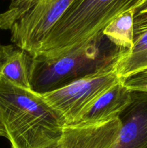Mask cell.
I'll return each instance as SVG.
<instances>
[{
  "instance_id": "1",
  "label": "cell",
  "mask_w": 147,
  "mask_h": 148,
  "mask_svg": "<svg viewBox=\"0 0 147 148\" xmlns=\"http://www.w3.org/2000/svg\"><path fill=\"white\" fill-rule=\"evenodd\" d=\"M0 125L11 148H45L60 140L65 123L40 94L0 76Z\"/></svg>"
},
{
  "instance_id": "2",
  "label": "cell",
  "mask_w": 147,
  "mask_h": 148,
  "mask_svg": "<svg viewBox=\"0 0 147 148\" xmlns=\"http://www.w3.org/2000/svg\"><path fill=\"white\" fill-rule=\"evenodd\" d=\"M141 0H74L41 43L36 56L61 57L104 36L118 16L133 10Z\"/></svg>"
},
{
  "instance_id": "3",
  "label": "cell",
  "mask_w": 147,
  "mask_h": 148,
  "mask_svg": "<svg viewBox=\"0 0 147 148\" xmlns=\"http://www.w3.org/2000/svg\"><path fill=\"white\" fill-rule=\"evenodd\" d=\"M128 49L102 38L61 57H33L30 72L32 90L37 93L53 91L89 75L115 66Z\"/></svg>"
},
{
  "instance_id": "4",
  "label": "cell",
  "mask_w": 147,
  "mask_h": 148,
  "mask_svg": "<svg viewBox=\"0 0 147 148\" xmlns=\"http://www.w3.org/2000/svg\"><path fill=\"white\" fill-rule=\"evenodd\" d=\"M120 80L113 66L63 88L39 94L60 116L65 125L76 124L98 98Z\"/></svg>"
},
{
  "instance_id": "5",
  "label": "cell",
  "mask_w": 147,
  "mask_h": 148,
  "mask_svg": "<svg viewBox=\"0 0 147 148\" xmlns=\"http://www.w3.org/2000/svg\"><path fill=\"white\" fill-rule=\"evenodd\" d=\"M74 0H38L10 28L14 45L37 54L41 43Z\"/></svg>"
},
{
  "instance_id": "6",
  "label": "cell",
  "mask_w": 147,
  "mask_h": 148,
  "mask_svg": "<svg viewBox=\"0 0 147 148\" xmlns=\"http://www.w3.org/2000/svg\"><path fill=\"white\" fill-rule=\"evenodd\" d=\"M131 91L129 105L119 115L120 128L112 148H147V91Z\"/></svg>"
},
{
  "instance_id": "7",
  "label": "cell",
  "mask_w": 147,
  "mask_h": 148,
  "mask_svg": "<svg viewBox=\"0 0 147 148\" xmlns=\"http://www.w3.org/2000/svg\"><path fill=\"white\" fill-rule=\"evenodd\" d=\"M120 128L119 118L98 124L65 125L61 148H112Z\"/></svg>"
},
{
  "instance_id": "8",
  "label": "cell",
  "mask_w": 147,
  "mask_h": 148,
  "mask_svg": "<svg viewBox=\"0 0 147 148\" xmlns=\"http://www.w3.org/2000/svg\"><path fill=\"white\" fill-rule=\"evenodd\" d=\"M131 92L121 79L98 98L78 124H98L119 118L131 102Z\"/></svg>"
},
{
  "instance_id": "9",
  "label": "cell",
  "mask_w": 147,
  "mask_h": 148,
  "mask_svg": "<svg viewBox=\"0 0 147 148\" xmlns=\"http://www.w3.org/2000/svg\"><path fill=\"white\" fill-rule=\"evenodd\" d=\"M32 59L33 56L28 52L16 45L0 44V76L21 88L32 90L30 82Z\"/></svg>"
},
{
  "instance_id": "10",
  "label": "cell",
  "mask_w": 147,
  "mask_h": 148,
  "mask_svg": "<svg viewBox=\"0 0 147 148\" xmlns=\"http://www.w3.org/2000/svg\"><path fill=\"white\" fill-rule=\"evenodd\" d=\"M121 79L147 69V30L134 38L132 48L121 56L114 66Z\"/></svg>"
},
{
  "instance_id": "11",
  "label": "cell",
  "mask_w": 147,
  "mask_h": 148,
  "mask_svg": "<svg viewBox=\"0 0 147 148\" xmlns=\"http://www.w3.org/2000/svg\"><path fill=\"white\" fill-rule=\"evenodd\" d=\"M103 34L118 47L131 49L134 43L133 10L114 19L103 30Z\"/></svg>"
},
{
  "instance_id": "12",
  "label": "cell",
  "mask_w": 147,
  "mask_h": 148,
  "mask_svg": "<svg viewBox=\"0 0 147 148\" xmlns=\"http://www.w3.org/2000/svg\"><path fill=\"white\" fill-rule=\"evenodd\" d=\"M38 0H11L8 8L0 14V29L10 30L12 26L29 11Z\"/></svg>"
},
{
  "instance_id": "13",
  "label": "cell",
  "mask_w": 147,
  "mask_h": 148,
  "mask_svg": "<svg viewBox=\"0 0 147 148\" xmlns=\"http://www.w3.org/2000/svg\"><path fill=\"white\" fill-rule=\"evenodd\" d=\"M147 30V0H141L133 9L134 38Z\"/></svg>"
},
{
  "instance_id": "14",
  "label": "cell",
  "mask_w": 147,
  "mask_h": 148,
  "mask_svg": "<svg viewBox=\"0 0 147 148\" xmlns=\"http://www.w3.org/2000/svg\"><path fill=\"white\" fill-rule=\"evenodd\" d=\"M123 83L131 90L147 91V69L123 79Z\"/></svg>"
},
{
  "instance_id": "15",
  "label": "cell",
  "mask_w": 147,
  "mask_h": 148,
  "mask_svg": "<svg viewBox=\"0 0 147 148\" xmlns=\"http://www.w3.org/2000/svg\"><path fill=\"white\" fill-rule=\"evenodd\" d=\"M45 148H61V146L60 142H58V143H54V144L48 146V147H46Z\"/></svg>"
},
{
  "instance_id": "16",
  "label": "cell",
  "mask_w": 147,
  "mask_h": 148,
  "mask_svg": "<svg viewBox=\"0 0 147 148\" xmlns=\"http://www.w3.org/2000/svg\"><path fill=\"white\" fill-rule=\"evenodd\" d=\"M4 137V133L2 130V127H1V125H0V137Z\"/></svg>"
}]
</instances>
